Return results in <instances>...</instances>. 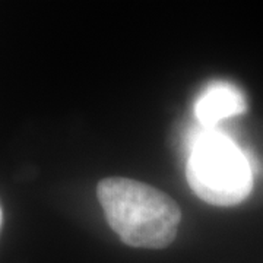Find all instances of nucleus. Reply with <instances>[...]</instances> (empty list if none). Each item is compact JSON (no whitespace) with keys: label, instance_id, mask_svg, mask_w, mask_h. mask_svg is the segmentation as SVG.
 <instances>
[{"label":"nucleus","instance_id":"obj_1","mask_svg":"<svg viewBox=\"0 0 263 263\" xmlns=\"http://www.w3.org/2000/svg\"><path fill=\"white\" fill-rule=\"evenodd\" d=\"M107 221L123 243L164 249L176 238L181 211L164 192L142 181L108 177L97 186Z\"/></svg>","mask_w":263,"mask_h":263},{"label":"nucleus","instance_id":"obj_2","mask_svg":"<svg viewBox=\"0 0 263 263\" xmlns=\"http://www.w3.org/2000/svg\"><path fill=\"white\" fill-rule=\"evenodd\" d=\"M186 177L195 195L216 206L243 202L253 189V168L245 151L216 129H202L192 138Z\"/></svg>","mask_w":263,"mask_h":263},{"label":"nucleus","instance_id":"obj_3","mask_svg":"<svg viewBox=\"0 0 263 263\" xmlns=\"http://www.w3.org/2000/svg\"><path fill=\"white\" fill-rule=\"evenodd\" d=\"M247 110L245 94L235 85L216 81L208 85L195 104V114L205 129H215L226 119L243 114Z\"/></svg>","mask_w":263,"mask_h":263},{"label":"nucleus","instance_id":"obj_4","mask_svg":"<svg viewBox=\"0 0 263 263\" xmlns=\"http://www.w3.org/2000/svg\"><path fill=\"white\" fill-rule=\"evenodd\" d=\"M0 226H2V209H0Z\"/></svg>","mask_w":263,"mask_h":263}]
</instances>
